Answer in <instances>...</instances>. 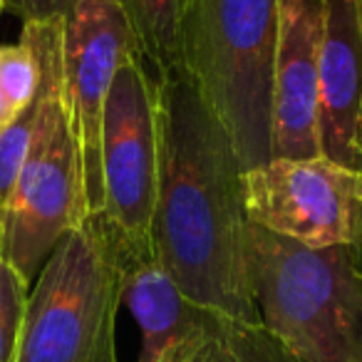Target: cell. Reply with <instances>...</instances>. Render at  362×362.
I'll return each mask as SVG.
<instances>
[{
	"instance_id": "5bb4252c",
	"label": "cell",
	"mask_w": 362,
	"mask_h": 362,
	"mask_svg": "<svg viewBox=\"0 0 362 362\" xmlns=\"http://www.w3.org/2000/svg\"><path fill=\"white\" fill-rule=\"evenodd\" d=\"M37 87V60L28 42L0 45V90L18 107L28 105Z\"/></svg>"
},
{
	"instance_id": "7402d4cb",
	"label": "cell",
	"mask_w": 362,
	"mask_h": 362,
	"mask_svg": "<svg viewBox=\"0 0 362 362\" xmlns=\"http://www.w3.org/2000/svg\"><path fill=\"white\" fill-rule=\"evenodd\" d=\"M3 11H6V3H3V0H0V16H3Z\"/></svg>"
},
{
	"instance_id": "603a6c76",
	"label": "cell",
	"mask_w": 362,
	"mask_h": 362,
	"mask_svg": "<svg viewBox=\"0 0 362 362\" xmlns=\"http://www.w3.org/2000/svg\"><path fill=\"white\" fill-rule=\"evenodd\" d=\"M189 6H192V3H189Z\"/></svg>"
},
{
	"instance_id": "4fadbf2b",
	"label": "cell",
	"mask_w": 362,
	"mask_h": 362,
	"mask_svg": "<svg viewBox=\"0 0 362 362\" xmlns=\"http://www.w3.org/2000/svg\"><path fill=\"white\" fill-rule=\"evenodd\" d=\"M28 305V283L0 258V362H16L23 317Z\"/></svg>"
},
{
	"instance_id": "ba28073f",
	"label": "cell",
	"mask_w": 362,
	"mask_h": 362,
	"mask_svg": "<svg viewBox=\"0 0 362 362\" xmlns=\"http://www.w3.org/2000/svg\"><path fill=\"white\" fill-rule=\"evenodd\" d=\"M65 105L82 164L87 218L105 209L102 119L117 67L139 55V45L115 0H75L62 13ZM144 60V57H141Z\"/></svg>"
},
{
	"instance_id": "2e32d148",
	"label": "cell",
	"mask_w": 362,
	"mask_h": 362,
	"mask_svg": "<svg viewBox=\"0 0 362 362\" xmlns=\"http://www.w3.org/2000/svg\"><path fill=\"white\" fill-rule=\"evenodd\" d=\"M209 335H211V332H209ZM209 335H204V337H194V340L181 342V345H179V347H174V350H171L169 355H166L161 362H194V360H197L199 347L204 345V340H206Z\"/></svg>"
},
{
	"instance_id": "9c48e42d",
	"label": "cell",
	"mask_w": 362,
	"mask_h": 362,
	"mask_svg": "<svg viewBox=\"0 0 362 362\" xmlns=\"http://www.w3.org/2000/svg\"><path fill=\"white\" fill-rule=\"evenodd\" d=\"M320 35V0H278L271 159L320 156V132H317Z\"/></svg>"
},
{
	"instance_id": "8992f818",
	"label": "cell",
	"mask_w": 362,
	"mask_h": 362,
	"mask_svg": "<svg viewBox=\"0 0 362 362\" xmlns=\"http://www.w3.org/2000/svg\"><path fill=\"white\" fill-rule=\"evenodd\" d=\"M159 184V110L156 80L139 55L115 72L102 119L100 218L115 246L119 266L156 256L151 218Z\"/></svg>"
},
{
	"instance_id": "7c38bea8",
	"label": "cell",
	"mask_w": 362,
	"mask_h": 362,
	"mask_svg": "<svg viewBox=\"0 0 362 362\" xmlns=\"http://www.w3.org/2000/svg\"><path fill=\"white\" fill-rule=\"evenodd\" d=\"M154 80L181 70L184 21L192 0H115Z\"/></svg>"
},
{
	"instance_id": "d6986e66",
	"label": "cell",
	"mask_w": 362,
	"mask_h": 362,
	"mask_svg": "<svg viewBox=\"0 0 362 362\" xmlns=\"http://www.w3.org/2000/svg\"><path fill=\"white\" fill-rule=\"evenodd\" d=\"M57 3H60V13H65L67 8H70L72 3H75V0H57Z\"/></svg>"
},
{
	"instance_id": "ac0fdd59",
	"label": "cell",
	"mask_w": 362,
	"mask_h": 362,
	"mask_svg": "<svg viewBox=\"0 0 362 362\" xmlns=\"http://www.w3.org/2000/svg\"><path fill=\"white\" fill-rule=\"evenodd\" d=\"M18 112H21V110H18V107L13 105L11 100H8L6 92L0 90V129H3V127H6V124H11L13 117H16Z\"/></svg>"
},
{
	"instance_id": "44dd1931",
	"label": "cell",
	"mask_w": 362,
	"mask_h": 362,
	"mask_svg": "<svg viewBox=\"0 0 362 362\" xmlns=\"http://www.w3.org/2000/svg\"><path fill=\"white\" fill-rule=\"evenodd\" d=\"M357 8H360V33H362V0H357Z\"/></svg>"
},
{
	"instance_id": "8fae6325",
	"label": "cell",
	"mask_w": 362,
	"mask_h": 362,
	"mask_svg": "<svg viewBox=\"0 0 362 362\" xmlns=\"http://www.w3.org/2000/svg\"><path fill=\"white\" fill-rule=\"evenodd\" d=\"M122 303H127L141 345L136 362H161L181 342L204 337L223 322L194 305L156 256L122 266Z\"/></svg>"
},
{
	"instance_id": "52a82bcc",
	"label": "cell",
	"mask_w": 362,
	"mask_h": 362,
	"mask_svg": "<svg viewBox=\"0 0 362 362\" xmlns=\"http://www.w3.org/2000/svg\"><path fill=\"white\" fill-rule=\"evenodd\" d=\"M248 223L308 248L350 246L362 211V171L327 156L268 159L241 174Z\"/></svg>"
},
{
	"instance_id": "9a60e30c",
	"label": "cell",
	"mask_w": 362,
	"mask_h": 362,
	"mask_svg": "<svg viewBox=\"0 0 362 362\" xmlns=\"http://www.w3.org/2000/svg\"><path fill=\"white\" fill-rule=\"evenodd\" d=\"M6 11L16 13L18 18H23V23L30 21H45L52 16H62L60 3L57 0H3Z\"/></svg>"
},
{
	"instance_id": "e0dca14e",
	"label": "cell",
	"mask_w": 362,
	"mask_h": 362,
	"mask_svg": "<svg viewBox=\"0 0 362 362\" xmlns=\"http://www.w3.org/2000/svg\"><path fill=\"white\" fill-rule=\"evenodd\" d=\"M350 261H352V268L362 276V211H360V218H357V228H355V236H352L350 246Z\"/></svg>"
},
{
	"instance_id": "3957f363",
	"label": "cell",
	"mask_w": 362,
	"mask_h": 362,
	"mask_svg": "<svg viewBox=\"0 0 362 362\" xmlns=\"http://www.w3.org/2000/svg\"><path fill=\"white\" fill-rule=\"evenodd\" d=\"M62 16L23 23V42L37 60L42 110L28 146L13 194L3 209V251L30 286L70 228L87 218L82 164L70 112L65 105L62 70Z\"/></svg>"
},
{
	"instance_id": "30bf717a",
	"label": "cell",
	"mask_w": 362,
	"mask_h": 362,
	"mask_svg": "<svg viewBox=\"0 0 362 362\" xmlns=\"http://www.w3.org/2000/svg\"><path fill=\"white\" fill-rule=\"evenodd\" d=\"M317 62L320 154L362 171V33L357 0H320Z\"/></svg>"
},
{
	"instance_id": "5b68a950",
	"label": "cell",
	"mask_w": 362,
	"mask_h": 362,
	"mask_svg": "<svg viewBox=\"0 0 362 362\" xmlns=\"http://www.w3.org/2000/svg\"><path fill=\"white\" fill-rule=\"evenodd\" d=\"M122 266L100 216L70 228L28 293L16 362H119Z\"/></svg>"
},
{
	"instance_id": "6da1fadb",
	"label": "cell",
	"mask_w": 362,
	"mask_h": 362,
	"mask_svg": "<svg viewBox=\"0 0 362 362\" xmlns=\"http://www.w3.org/2000/svg\"><path fill=\"white\" fill-rule=\"evenodd\" d=\"M159 184L151 246L181 293L238 325H263L246 263L241 164L184 70L156 80Z\"/></svg>"
},
{
	"instance_id": "7a4b0ae2",
	"label": "cell",
	"mask_w": 362,
	"mask_h": 362,
	"mask_svg": "<svg viewBox=\"0 0 362 362\" xmlns=\"http://www.w3.org/2000/svg\"><path fill=\"white\" fill-rule=\"evenodd\" d=\"M246 263L268 335L296 362H362V276L347 246L308 248L246 228Z\"/></svg>"
},
{
	"instance_id": "ffe728a7",
	"label": "cell",
	"mask_w": 362,
	"mask_h": 362,
	"mask_svg": "<svg viewBox=\"0 0 362 362\" xmlns=\"http://www.w3.org/2000/svg\"><path fill=\"white\" fill-rule=\"evenodd\" d=\"M0 251H3V216H0Z\"/></svg>"
},
{
	"instance_id": "277c9868",
	"label": "cell",
	"mask_w": 362,
	"mask_h": 362,
	"mask_svg": "<svg viewBox=\"0 0 362 362\" xmlns=\"http://www.w3.org/2000/svg\"><path fill=\"white\" fill-rule=\"evenodd\" d=\"M278 0H192L181 70L216 115L241 169L271 159Z\"/></svg>"
}]
</instances>
